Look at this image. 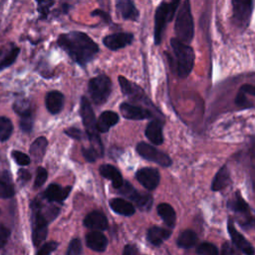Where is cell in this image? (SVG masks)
Masks as SVG:
<instances>
[{"mask_svg":"<svg viewBox=\"0 0 255 255\" xmlns=\"http://www.w3.org/2000/svg\"><path fill=\"white\" fill-rule=\"evenodd\" d=\"M58 45L81 66L92 61L99 52V46L87 34L79 31L60 35Z\"/></svg>","mask_w":255,"mask_h":255,"instance_id":"1","label":"cell"},{"mask_svg":"<svg viewBox=\"0 0 255 255\" xmlns=\"http://www.w3.org/2000/svg\"><path fill=\"white\" fill-rule=\"evenodd\" d=\"M81 116L88 137L91 141V146L97 151L99 156H102L104 153V146L97 129V121L93 108L86 97H82L81 99Z\"/></svg>","mask_w":255,"mask_h":255,"instance_id":"2","label":"cell"},{"mask_svg":"<svg viewBox=\"0 0 255 255\" xmlns=\"http://www.w3.org/2000/svg\"><path fill=\"white\" fill-rule=\"evenodd\" d=\"M170 45L174 54L175 69L178 77L186 78L192 71L194 64V52L190 46L172 38Z\"/></svg>","mask_w":255,"mask_h":255,"instance_id":"3","label":"cell"},{"mask_svg":"<svg viewBox=\"0 0 255 255\" xmlns=\"http://www.w3.org/2000/svg\"><path fill=\"white\" fill-rule=\"evenodd\" d=\"M174 31L176 39L180 42L184 44L191 42L194 34V28L193 18L190 10V3L187 0L183 1L177 12Z\"/></svg>","mask_w":255,"mask_h":255,"instance_id":"4","label":"cell"},{"mask_svg":"<svg viewBox=\"0 0 255 255\" xmlns=\"http://www.w3.org/2000/svg\"><path fill=\"white\" fill-rule=\"evenodd\" d=\"M179 5V1L175 0L172 2H162L159 4L154 15V43L158 45L161 42L162 33L165 26L173 18V15Z\"/></svg>","mask_w":255,"mask_h":255,"instance_id":"5","label":"cell"},{"mask_svg":"<svg viewBox=\"0 0 255 255\" xmlns=\"http://www.w3.org/2000/svg\"><path fill=\"white\" fill-rule=\"evenodd\" d=\"M42 202L35 199L31 203L32 208V240L35 246H39L47 237L49 221L41 209Z\"/></svg>","mask_w":255,"mask_h":255,"instance_id":"6","label":"cell"},{"mask_svg":"<svg viewBox=\"0 0 255 255\" xmlns=\"http://www.w3.org/2000/svg\"><path fill=\"white\" fill-rule=\"evenodd\" d=\"M89 93L96 105H103L112 92V82L106 75H99L89 82Z\"/></svg>","mask_w":255,"mask_h":255,"instance_id":"7","label":"cell"},{"mask_svg":"<svg viewBox=\"0 0 255 255\" xmlns=\"http://www.w3.org/2000/svg\"><path fill=\"white\" fill-rule=\"evenodd\" d=\"M136 151L140 156H142L146 160L153 161L163 167L169 166L172 162L170 157L166 153L160 151L155 146H153L149 143H146L144 141L137 143Z\"/></svg>","mask_w":255,"mask_h":255,"instance_id":"8","label":"cell"},{"mask_svg":"<svg viewBox=\"0 0 255 255\" xmlns=\"http://www.w3.org/2000/svg\"><path fill=\"white\" fill-rule=\"evenodd\" d=\"M232 6H233L232 18L235 25L241 29H245L250 22L252 10H253V2L233 0Z\"/></svg>","mask_w":255,"mask_h":255,"instance_id":"9","label":"cell"},{"mask_svg":"<svg viewBox=\"0 0 255 255\" xmlns=\"http://www.w3.org/2000/svg\"><path fill=\"white\" fill-rule=\"evenodd\" d=\"M119 192L124 194L126 197L130 199L132 202L136 204L138 208L141 210H149L152 204V197L148 193H140L137 192L128 182H125L121 188H119Z\"/></svg>","mask_w":255,"mask_h":255,"instance_id":"10","label":"cell"},{"mask_svg":"<svg viewBox=\"0 0 255 255\" xmlns=\"http://www.w3.org/2000/svg\"><path fill=\"white\" fill-rule=\"evenodd\" d=\"M119 83H120L123 94L132 102H140V103H144L145 105H147V102L149 103L143 90L136 84L129 82L127 78L123 76L119 77Z\"/></svg>","mask_w":255,"mask_h":255,"instance_id":"11","label":"cell"},{"mask_svg":"<svg viewBox=\"0 0 255 255\" xmlns=\"http://www.w3.org/2000/svg\"><path fill=\"white\" fill-rule=\"evenodd\" d=\"M135 177L137 181L147 190H153L157 187L160 175L157 169L152 167H143L136 171Z\"/></svg>","mask_w":255,"mask_h":255,"instance_id":"12","label":"cell"},{"mask_svg":"<svg viewBox=\"0 0 255 255\" xmlns=\"http://www.w3.org/2000/svg\"><path fill=\"white\" fill-rule=\"evenodd\" d=\"M227 229L229 232V235L231 237V240L234 244V246L239 249L242 253L245 255H254V248L251 245V243L235 228L232 221L229 220L227 224Z\"/></svg>","mask_w":255,"mask_h":255,"instance_id":"13","label":"cell"},{"mask_svg":"<svg viewBox=\"0 0 255 255\" xmlns=\"http://www.w3.org/2000/svg\"><path fill=\"white\" fill-rule=\"evenodd\" d=\"M132 39L133 35L131 33L120 32L106 36L103 40V43L110 50L116 51L129 45L132 42Z\"/></svg>","mask_w":255,"mask_h":255,"instance_id":"14","label":"cell"},{"mask_svg":"<svg viewBox=\"0 0 255 255\" xmlns=\"http://www.w3.org/2000/svg\"><path fill=\"white\" fill-rule=\"evenodd\" d=\"M120 111L124 118L128 120H143L152 118V114L149 110L128 103H122L120 106Z\"/></svg>","mask_w":255,"mask_h":255,"instance_id":"15","label":"cell"},{"mask_svg":"<svg viewBox=\"0 0 255 255\" xmlns=\"http://www.w3.org/2000/svg\"><path fill=\"white\" fill-rule=\"evenodd\" d=\"M71 189H72L71 186L61 187L57 183H52V184H50L47 187V189L45 190L43 196L49 202H59V203H62L68 197Z\"/></svg>","mask_w":255,"mask_h":255,"instance_id":"16","label":"cell"},{"mask_svg":"<svg viewBox=\"0 0 255 255\" xmlns=\"http://www.w3.org/2000/svg\"><path fill=\"white\" fill-rule=\"evenodd\" d=\"M84 225L94 231H103L108 228V219L101 211H92L84 219Z\"/></svg>","mask_w":255,"mask_h":255,"instance_id":"17","label":"cell"},{"mask_svg":"<svg viewBox=\"0 0 255 255\" xmlns=\"http://www.w3.org/2000/svg\"><path fill=\"white\" fill-rule=\"evenodd\" d=\"M86 243L90 249L104 252L108 246V239L101 231H91L86 236Z\"/></svg>","mask_w":255,"mask_h":255,"instance_id":"18","label":"cell"},{"mask_svg":"<svg viewBox=\"0 0 255 255\" xmlns=\"http://www.w3.org/2000/svg\"><path fill=\"white\" fill-rule=\"evenodd\" d=\"M145 136L152 143L159 145L163 142L162 135V123L159 120H153L149 122L145 128Z\"/></svg>","mask_w":255,"mask_h":255,"instance_id":"19","label":"cell"},{"mask_svg":"<svg viewBox=\"0 0 255 255\" xmlns=\"http://www.w3.org/2000/svg\"><path fill=\"white\" fill-rule=\"evenodd\" d=\"M117 9L124 19L135 21L138 18L139 12L136 9L134 3L130 0H119L116 3Z\"/></svg>","mask_w":255,"mask_h":255,"instance_id":"20","label":"cell"},{"mask_svg":"<svg viewBox=\"0 0 255 255\" xmlns=\"http://www.w3.org/2000/svg\"><path fill=\"white\" fill-rule=\"evenodd\" d=\"M100 173L105 178H108L112 181L113 186L117 189L121 188L124 184V179L122 177L121 172L112 164H102L100 166Z\"/></svg>","mask_w":255,"mask_h":255,"instance_id":"21","label":"cell"},{"mask_svg":"<svg viewBox=\"0 0 255 255\" xmlns=\"http://www.w3.org/2000/svg\"><path fill=\"white\" fill-rule=\"evenodd\" d=\"M64 106V96L62 93L58 91L49 92L46 96V108L47 110L53 114H59Z\"/></svg>","mask_w":255,"mask_h":255,"instance_id":"22","label":"cell"},{"mask_svg":"<svg viewBox=\"0 0 255 255\" xmlns=\"http://www.w3.org/2000/svg\"><path fill=\"white\" fill-rule=\"evenodd\" d=\"M119 122V116L112 111H105L97 121V129L100 132H107L113 126Z\"/></svg>","mask_w":255,"mask_h":255,"instance_id":"23","label":"cell"},{"mask_svg":"<svg viewBox=\"0 0 255 255\" xmlns=\"http://www.w3.org/2000/svg\"><path fill=\"white\" fill-rule=\"evenodd\" d=\"M110 206L115 212H117L121 215H125V216H130L135 211L134 206L132 205V203L129 202L128 200H127V199H124V198H113V199H111Z\"/></svg>","mask_w":255,"mask_h":255,"instance_id":"24","label":"cell"},{"mask_svg":"<svg viewBox=\"0 0 255 255\" xmlns=\"http://www.w3.org/2000/svg\"><path fill=\"white\" fill-rule=\"evenodd\" d=\"M171 232L168 229L159 227V226H152L147 230V240L152 245L158 246L164 240H166L170 236Z\"/></svg>","mask_w":255,"mask_h":255,"instance_id":"25","label":"cell"},{"mask_svg":"<svg viewBox=\"0 0 255 255\" xmlns=\"http://www.w3.org/2000/svg\"><path fill=\"white\" fill-rule=\"evenodd\" d=\"M47 145L48 140L44 136H40L32 142L30 146V154L35 162H40L43 159L47 149Z\"/></svg>","mask_w":255,"mask_h":255,"instance_id":"26","label":"cell"},{"mask_svg":"<svg viewBox=\"0 0 255 255\" xmlns=\"http://www.w3.org/2000/svg\"><path fill=\"white\" fill-rule=\"evenodd\" d=\"M230 183V173L226 165H223L215 174L212 184H211V189L213 191H218L226 187Z\"/></svg>","mask_w":255,"mask_h":255,"instance_id":"27","label":"cell"},{"mask_svg":"<svg viewBox=\"0 0 255 255\" xmlns=\"http://www.w3.org/2000/svg\"><path fill=\"white\" fill-rule=\"evenodd\" d=\"M157 213L168 227H173L176 215L173 207L168 203H160L157 205Z\"/></svg>","mask_w":255,"mask_h":255,"instance_id":"28","label":"cell"},{"mask_svg":"<svg viewBox=\"0 0 255 255\" xmlns=\"http://www.w3.org/2000/svg\"><path fill=\"white\" fill-rule=\"evenodd\" d=\"M13 110L21 118L32 117V104L28 99L22 98L15 101L13 104Z\"/></svg>","mask_w":255,"mask_h":255,"instance_id":"29","label":"cell"},{"mask_svg":"<svg viewBox=\"0 0 255 255\" xmlns=\"http://www.w3.org/2000/svg\"><path fill=\"white\" fill-rule=\"evenodd\" d=\"M197 242V235L192 230H184L180 233L177 238V245L180 248H190L193 247Z\"/></svg>","mask_w":255,"mask_h":255,"instance_id":"30","label":"cell"},{"mask_svg":"<svg viewBox=\"0 0 255 255\" xmlns=\"http://www.w3.org/2000/svg\"><path fill=\"white\" fill-rule=\"evenodd\" d=\"M15 194L14 186L11 182V177L8 172H4L0 178V198H10Z\"/></svg>","mask_w":255,"mask_h":255,"instance_id":"31","label":"cell"},{"mask_svg":"<svg viewBox=\"0 0 255 255\" xmlns=\"http://www.w3.org/2000/svg\"><path fill=\"white\" fill-rule=\"evenodd\" d=\"M227 206L234 212H239L243 214H247L249 212V206L247 202L241 197L238 192L233 196V198H231L227 202Z\"/></svg>","mask_w":255,"mask_h":255,"instance_id":"32","label":"cell"},{"mask_svg":"<svg viewBox=\"0 0 255 255\" xmlns=\"http://www.w3.org/2000/svg\"><path fill=\"white\" fill-rule=\"evenodd\" d=\"M19 52H20V50H19L18 47L11 48L5 54H4V51H2V54H1L2 58L0 59V71L10 67L15 62V60L17 59V56H18Z\"/></svg>","mask_w":255,"mask_h":255,"instance_id":"33","label":"cell"},{"mask_svg":"<svg viewBox=\"0 0 255 255\" xmlns=\"http://www.w3.org/2000/svg\"><path fill=\"white\" fill-rule=\"evenodd\" d=\"M13 130L11 121L6 117H0V141L7 140Z\"/></svg>","mask_w":255,"mask_h":255,"instance_id":"34","label":"cell"},{"mask_svg":"<svg viewBox=\"0 0 255 255\" xmlns=\"http://www.w3.org/2000/svg\"><path fill=\"white\" fill-rule=\"evenodd\" d=\"M198 255H218V249L217 247L209 242H203L199 244L196 250Z\"/></svg>","mask_w":255,"mask_h":255,"instance_id":"35","label":"cell"},{"mask_svg":"<svg viewBox=\"0 0 255 255\" xmlns=\"http://www.w3.org/2000/svg\"><path fill=\"white\" fill-rule=\"evenodd\" d=\"M13 159L16 161V163H18L19 165L21 166H25V165H28L31 161L30 157L24 153V152H21L19 150H13L12 153H11Z\"/></svg>","mask_w":255,"mask_h":255,"instance_id":"36","label":"cell"},{"mask_svg":"<svg viewBox=\"0 0 255 255\" xmlns=\"http://www.w3.org/2000/svg\"><path fill=\"white\" fill-rule=\"evenodd\" d=\"M81 252H82L81 240L78 238H75L70 242L66 255H80Z\"/></svg>","mask_w":255,"mask_h":255,"instance_id":"37","label":"cell"},{"mask_svg":"<svg viewBox=\"0 0 255 255\" xmlns=\"http://www.w3.org/2000/svg\"><path fill=\"white\" fill-rule=\"evenodd\" d=\"M47 176H48V173H47V170L44 168V167H38L37 169V174H36V178H35V183H34V187L35 188H39L41 187L46 179H47Z\"/></svg>","mask_w":255,"mask_h":255,"instance_id":"38","label":"cell"},{"mask_svg":"<svg viewBox=\"0 0 255 255\" xmlns=\"http://www.w3.org/2000/svg\"><path fill=\"white\" fill-rule=\"evenodd\" d=\"M58 247V243L55 241H49L47 243H44L39 251L37 252V255H50L53 251L56 250V248Z\"/></svg>","mask_w":255,"mask_h":255,"instance_id":"39","label":"cell"},{"mask_svg":"<svg viewBox=\"0 0 255 255\" xmlns=\"http://www.w3.org/2000/svg\"><path fill=\"white\" fill-rule=\"evenodd\" d=\"M235 104L240 108H249V107H251V104L247 101L246 94H244L240 90H239V92H238V94L235 98Z\"/></svg>","mask_w":255,"mask_h":255,"instance_id":"40","label":"cell"},{"mask_svg":"<svg viewBox=\"0 0 255 255\" xmlns=\"http://www.w3.org/2000/svg\"><path fill=\"white\" fill-rule=\"evenodd\" d=\"M82 152H83L84 157L88 161H95L96 158L99 156L97 151L92 146H90V147H83L82 148Z\"/></svg>","mask_w":255,"mask_h":255,"instance_id":"41","label":"cell"},{"mask_svg":"<svg viewBox=\"0 0 255 255\" xmlns=\"http://www.w3.org/2000/svg\"><path fill=\"white\" fill-rule=\"evenodd\" d=\"M20 127L21 129L29 132L33 128V117H26V118H21L20 121Z\"/></svg>","mask_w":255,"mask_h":255,"instance_id":"42","label":"cell"},{"mask_svg":"<svg viewBox=\"0 0 255 255\" xmlns=\"http://www.w3.org/2000/svg\"><path fill=\"white\" fill-rule=\"evenodd\" d=\"M9 236L10 230L3 224H0V248H2L6 244Z\"/></svg>","mask_w":255,"mask_h":255,"instance_id":"43","label":"cell"},{"mask_svg":"<svg viewBox=\"0 0 255 255\" xmlns=\"http://www.w3.org/2000/svg\"><path fill=\"white\" fill-rule=\"evenodd\" d=\"M68 136L74 138V139H82L83 138V132L81 129L77 128H69L65 129L64 131Z\"/></svg>","mask_w":255,"mask_h":255,"instance_id":"44","label":"cell"},{"mask_svg":"<svg viewBox=\"0 0 255 255\" xmlns=\"http://www.w3.org/2000/svg\"><path fill=\"white\" fill-rule=\"evenodd\" d=\"M220 255H239V254L229 242H225L221 247Z\"/></svg>","mask_w":255,"mask_h":255,"instance_id":"45","label":"cell"},{"mask_svg":"<svg viewBox=\"0 0 255 255\" xmlns=\"http://www.w3.org/2000/svg\"><path fill=\"white\" fill-rule=\"evenodd\" d=\"M137 254H138V250L135 245L128 244L124 247L123 255H137Z\"/></svg>","mask_w":255,"mask_h":255,"instance_id":"46","label":"cell"},{"mask_svg":"<svg viewBox=\"0 0 255 255\" xmlns=\"http://www.w3.org/2000/svg\"><path fill=\"white\" fill-rule=\"evenodd\" d=\"M54 2H40L39 3V12L42 14V16H46L49 12V7L53 5Z\"/></svg>","mask_w":255,"mask_h":255,"instance_id":"47","label":"cell"},{"mask_svg":"<svg viewBox=\"0 0 255 255\" xmlns=\"http://www.w3.org/2000/svg\"><path fill=\"white\" fill-rule=\"evenodd\" d=\"M240 91L243 92L244 94H250L255 96V86L253 85H249V84H245L240 88Z\"/></svg>","mask_w":255,"mask_h":255,"instance_id":"48","label":"cell"},{"mask_svg":"<svg viewBox=\"0 0 255 255\" xmlns=\"http://www.w3.org/2000/svg\"><path fill=\"white\" fill-rule=\"evenodd\" d=\"M18 175H19L20 179H22V180H24V181H27V180H29V179L31 178V174H30V172H29L28 170L24 169V168L19 169V171H18Z\"/></svg>","mask_w":255,"mask_h":255,"instance_id":"49","label":"cell"},{"mask_svg":"<svg viewBox=\"0 0 255 255\" xmlns=\"http://www.w3.org/2000/svg\"><path fill=\"white\" fill-rule=\"evenodd\" d=\"M92 15L93 16H101L106 22H111V19H110V16L108 15V13L102 11V10H95L92 12Z\"/></svg>","mask_w":255,"mask_h":255,"instance_id":"50","label":"cell"}]
</instances>
